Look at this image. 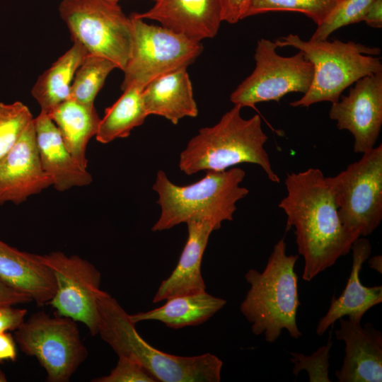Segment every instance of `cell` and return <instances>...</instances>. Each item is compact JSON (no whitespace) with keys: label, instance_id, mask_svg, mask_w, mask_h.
<instances>
[{"label":"cell","instance_id":"obj_1","mask_svg":"<svg viewBox=\"0 0 382 382\" xmlns=\"http://www.w3.org/2000/svg\"><path fill=\"white\" fill-rule=\"evenodd\" d=\"M286 195L278 206L295 229L298 252L303 257L302 279L310 282L347 255L359 237L342 224L332 194L319 168L287 173Z\"/></svg>","mask_w":382,"mask_h":382},{"label":"cell","instance_id":"obj_2","mask_svg":"<svg viewBox=\"0 0 382 382\" xmlns=\"http://www.w3.org/2000/svg\"><path fill=\"white\" fill-rule=\"evenodd\" d=\"M98 333L119 356L137 361L156 381L219 382L222 361L210 353L192 357L177 356L161 351L138 333L135 323L110 294L97 295Z\"/></svg>","mask_w":382,"mask_h":382},{"label":"cell","instance_id":"obj_3","mask_svg":"<svg viewBox=\"0 0 382 382\" xmlns=\"http://www.w3.org/2000/svg\"><path fill=\"white\" fill-rule=\"evenodd\" d=\"M238 105L226 112L214 126L201 128L180 153L179 168L187 175L202 170L223 171L241 163H253L269 180L279 183L264 146L267 136L261 118L244 119Z\"/></svg>","mask_w":382,"mask_h":382},{"label":"cell","instance_id":"obj_4","mask_svg":"<svg viewBox=\"0 0 382 382\" xmlns=\"http://www.w3.org/2000/svg\"><path fill=\"white\" fill-rule=\"evenodd\" d=\"M284 237L274 245L262 272L250 269L245 274L250 285L240 310L251 323L255 335H263L273 343L285 329L295 339L301 336L296 323L300 301L294 270L299 255H287Z\"/></svg>","mask_w":382,"mask_h":382},{"label":"cell","instance_id":"obj_5","mask_svg":"<svg viewBox=\"0 0 382 382\" xmlns=\"http://www.w3.org/2000/svg\"><path fill=\"white\" fill-rule=\"evenodd\" d=\"M245 171L232 167L223 171H207L199 180L188 185L173 183L163 170L156 173L152 189L161 207L153 231L170 229L190 221H209L219 229L224 221H232L236 202L249 192L240 186Z\"/></svg>","mask_w":382,"mask_h":382},{"label":"cell","instance_id":"obj_6","mask_svg":"<svg viewBox=\"0 0 382 382\" xmlns=\"http://www.w3.org/2000/svg\"><path fill=\"white\" fill-rule=\"evenodd\" d=\"M277 47H293L302 52L313 66V76L308 91L292 107H309L316 103L340 100L342 93L359 79L382 71L378 47L339 40L305 41L289 34L274 41Z\"/></svg>","mask_w":382,"mask_h":382},{"label":"cell","instance_id":"obj_7","mask_svg":"<svg viewBox=\"0 0 382 382\" xmlns=\"http://www.w3.org/2000/svg\"><path fill=\"white\" fill-rule=\"evenodd\" d=\"M60 17L66 24L73 42L88 54L113 62L122 71L133 47L132 20L117 4L105 0H62Z\"/></svg>","mask_w":382,"mask_h":382},{"label":"cell","instance_id":"obj_8","mask_svg":"<svg viewBox=\"0 0 382 382\" xmlns=\"http://www.w3.org/2000/svg\"><path fill=\"white\" fill-rule=\"evenodd\" d=\"M333 177H325L342 224L359 237L371 234L382 220V145L362 154Z\"/></svg>","mask_w":382,"mask_h":382},{"label":"cell","instance_id":"obj_9","mask_svg":"<svg viewBox=\"0 0 382 382\" xmlns=\"http://www.w3.org/2000/svg\"><path fill=\"white\" fill-rule=\"evenodd\" d=\"M14 339L21 351L35 357L49 382H67L88 357L76 321L41 311L16 330Z\"/></svg>","mask_w":382,"mask_h":382},{"label":"cell","instance_id":"obj_10","mask_svg":"<svg viewBox=\"0 0 382 382\" xmlns=\"http://www.w3.org/2000/svg\"><path fill=\"white\" fill-rule=\"evenodd\" d=\"M134 39L131 58L123 70L121 88H143L154 79L187 69L202 53L201 42L132 16Z\"/></svg>","mask_w":382,"mask_h":382},{"label":"cell","instance_id":"obj_11","mask_svg":"<svg viewBox=\"0 0 382 382\" xmlns=\"http://www.w3.org/2000/svg\"><path fill=\"white\" fill-rule=\"evenodd\" d=\"M274 42L258 40L254 58L255 67L230 96L234 105L254 107L258 103L278 102L292 92L303 94L309 89L313 76V66L299 51L291 57L277 54Z\"/></svg>","mask_w":382,"mask_h":382},{"label":"cell","instance_id":"obj_12","mask_svg":"<svg viewBox=\"0 0 382 382\" xmlns=\"http://www.w3.org/2000/svg\"><path fill=\"white\" fill-rule=\"evenodd\" d=\"M41 257L55 277L57 290L49 303L57 314L83 323L92 335H98L100 272L76 255L68 256L54 251L41 255Z\"/></svg>","mask_w":382,"mask_h":382},{"label":"cell","instance_id":"obj_13","mask_svg":"<svg viewBox=\"0 0 382 382\" xmlns=\"http://www.w3.org/2000/svg\"><path fill=\"white\" fill-rule=\"evenodd\" d=\"M329 117L353 135L355 153L374 148L382 125V71L357 81L347 96L332 103Z\"/></svg>","mask_w":382,"mask_h":382},{"label":"cell","instance_id":"obj_14","mask_svg":"<svg viewBox=\"0 0 382 382\" xmlns=\"http://www.w3.org/2000/svg\"><path fill=\"white\" fill-rule=\"evenodd\" d=\"M50 186L52 179L41 166L33 119L0 160V205L19 204Z\"/></svg>","mask_w":382,"mask_h":382},{"label":"cell","instance_id":"obj_15","mask_svg":"<svg viewBox=\"0 0 382 382\" xmlns=\"http://www.w3.org/2000/svg\"><path fill=\"white\" fill-rule=\"evenodd\" d=\"M335 330L337 340L345 344L340 369L335 373L339 382L382 381V332L371 323L340 318Z\"/></svg>","mask_w":382,"mask_h":382},{"label":"cell","instance_id":"obj_16","mask_svg":"<svg viewBox=\"0 0 382 382\" xmlns=\"http://www.w3.org/2000/svg\"><path fill=\"white\" fill-rule=\"evenodd\" d=\"M131 16L156 21L162 27L199 42L214 37L222 22L219 0H157L147 11Z\"/></svg>","mask_w":382,"mask_h":382},{"label":"cell","instance_id":"obj_17","mask_svg":"<svg viewBox=\"0 0 382 382\" xmlns=\"http://www.w3.org/2000/svg\"><path fill=\"white\" fill-rule=\"evenodd\" d=\"M352 265L346 286L340 296L332 298L330 306L316 326V334L323 335L340 318L361 323L364 315L382 301V286H366L359 274L364 262L371 253V245L365 237H359L352 245Z\"/></svg>","mask_w":382,"mask_h":382},{"label":"cell","instance_id":"obj_18","mask_svg":"<svg viewBox=\"0 0 382 382\" xmlns=\"http://www.w3.org/2000/svg\"><path fill=\"white\" fill-rule=\"evenodd\" d=\"M36 142L41 166L59 192L89 185L93 178L66 149L50 117L41 112L34 118Z\"/></svg>","mask_w":382,"mask_h":382},{"label":"cell","instance_id":"obj_19","mask_svg":"<svg viewBox=\"0 0 382 382\" xmlns=\"http://www.w3.org/2000/svg\"><path fill=\"white\" fill-rule=\"evenodd\" d=\"M0 280L39 306L55 294V277L41 255L21 251L0 239Z\"/></svg>","mask_w":382,"mask_h":382},{"label":"cell","instance_id":"obj_20","mask_svg":"<svg viewBox=\"0 0 382 382\" xmlns=\"http://www.w3.org/2000/svg\"><path fill=\"white\" fill-rule=\"evenodd\" d=\"M186 224L188 236L178 262L170 275L161 283L153 298L154 303L206 289L201 265L209 236L218 228L209 221Z\"/></svg>","mask_w":382,"mask_h":382},{"label":"cell","instance_id":"obj_21","mask_svg":"<svg viewBox=\"0 0 382 382\" xmlns=\"http://www.w3.org/2000/svg\"><path fill=\"white\" fill-rule=\"evenodd\" d=\"M141 96L148 115L162 116L174 125L183 117L198 115L187 69L154 79L144 87Z\"/></svg>","mask_w":382,"mask_h":382},{"label":"cell","instance_id":"obj_22","mask_svg":"<svg viewBox=\"0 0 382 382\" xmlns=\"http://www.w3.org/2000/svg\"><path fill=\"white\" fill-rule=\"evenodd\" d=\"M226 303L224 299L214 296L206 290L173 297L161 307L130 315L136 324L144 320H158L167 327L180 329L204 323Z\"/></svg>","mask_w":382,"mask_h":382},{"label":"cell","instance_id":"obj_23","mask_svg":"<svg viewBox=\"0 0 382 382\" xmlns=\"http://www.w3.org/2000/svg\"><path fill=\"white\" fill-rule=\"evenodd\" d=\"M48 115L56 125L68 151L83 168H87V144L96 135L100 121L94 105L68 99Z\"/></svg>","mask_w":382,"mask_h":382},{"label":"cell","instance_id":"obj_24","mask_svg":"<svg viewBox=\"0 0 382 382\" xmlns=\"http://www.w3.org/2000/svg\"><path fill=\"white\" fill-rule=\"evenodd\" d=\"M88 54L78 42L59 57L39 76L31 94L47 115L69 99L71 86L75 73Z\"/></svg>","mask_w":382,"mask_h":382},{"label":"cell","instance_id":"obj_25","mask_svg":"<svg viewBox=\"0 0 382 382\" xmlns=\"http://www.w3.org/2000/svg\"><path fill=\"white\" fill-rule=\"evenodd\" d=\"M143 90L134 84L127 86L117 101L105 110L96 135L98 141L108 144L127 137L134 128L143 124L149 116L142 100Z\"/></svg>","mask_w":382,"mask_h":382},{"label":"cell","instance_id":"obj_26","mask_svg":"<svg viewBox=\"0 0 382 382\" xmlns=\"http://www.w3.org/2000/svg\"><path fill=\"white\" fill-rule=\"evenodd\" d=\"M116 68L117 65L106 58L87 54L75 73L69 99L93 105L107 76Z\"/></svg>","mask_w":382,"mask_h":382},{"label":"cell","instance_id":"obj_27","mask_svg":"<svg viewBox=\"0 0 382 382\" xmlns=\"http://www.w3.org/2000/svg\"><path fill=\"white\" fill-rule=\"evenodd\" d=\"M341 0H250L243 19L270 11H295L322 23Z\"/></svg>","mask_w":382,"mask_h":382},{"label":"cell","instance_id":"obj_28","mask_svg":"<svg viewBox=\"0 0 382 382\" xmlns=\"http://www.w3.org/2000/svg\"><path fill=\"white\" fill-rule=\"evenodd\" d=\"M33 119L23 103L0 102V160L13 147Z\"/></svg>","mask_w":382,"mask_h":382},{"label":"cell","instance_id":"obj_29","mask_svg":"<svg viewBox=\"0 0 382 382\" xmlns=\"http://www.w3.org/2000/svg\"><path fill=\"white\" fill-rule=\"evenodd\" d=\"M374 0H341L317 26L311 40H324L337 29L360 21Z\"/></svg>","mask_w":382,"mask_h":382},{"label":"cell","instance_id":"obj_30","mask_svg":"<svg viewBox=\"0 0 382 382\" xmlns=\"http://www.w3.org/2000/svg\"><path fill=\"white\" fill-rule=\"evenodd\" d=\"M331 346L330 337L328 343L311 355L305 356L300 353L290 352L292 357L290 361L294 364L293 374L297 376L299 371L306 370L310 382H330L328 375Z\"/></svg>","mask_w":382,"mask_h":382},{"label":"cell","instance_id":"obj_31","mask_svg":"<svg viewBox=\"0 0 382 382\" xmlns=\"http://www.w3.org/2000/svg\"><path fill=\"white\" fill-rule=\"evenodd\" d=\"M93 382H156L135 360L119 356L117 364L110 373L91 380Z\"/></svg>","mask_w":382,"mask_h":382},{"label":"cell","instance_id":"obj_32","mask_svg":"<svg viewBox=\"0 0 382 382\" xmlns=\"http://www.w3.org/2000/svg\"><path fill=\"white\" fill-rule=\"evenodd\" d=\"M27 310L13 306H0V333L16 330L25 320Z\"/></svg>","mask_w":382,"mask_h":382},{"label":"cell","instance_id":"obj_33","mask_svg":"<svg viewBox=\"0 0 382 382\" xmlns=\"http://www.w3.org/2000/svg\"><path fill=\"white\" fill-rule=\"evenodd\" d=\"M250 0H219L222 21L234 24L243 19Z\"/></svg>","mask_w":382,"mask_h":382},{"label":"cell","instance_id":"obj_34","mask_svg":"<svg viewBox=\"0 0 382 382\" xmlns=\"http://www.w3.org/2000/svg\"><path fill=\"white\" fill-rule=\"evenodd\" d=\"M17 357L16 340L9 332L0 333V364L15 361Z\"/></svg>","mask_w":382,"mask_h":382},{"label":"cell","instance_id":"obj_35","mask_svg":"<svg viewBox=\"0 0 382 382\" xmlns=\"http://www.w3.org/2000/svg\"><path fill=\"white\" fill-rule=\"evenodd\" d=\"M30 301L28 296L8 286L0 280V306H14Z\"/></svg>","mask_w":382,"mask_h":382},{"label":"cell","instance_id":"obj_36","mask_svg":"<svg viewBox=\"0 0 382 382\" xmlns=\"http://www.w3.org/2000/svg\"><path fill=\"white\" fill-rule=\"evenodd\" d=\"M369 26L374 28L382 27V0H374L363 18Z\"/></svg>","mask_w":382,"mask_h":382},{"label":"cell","instance_id":"obj_37","mask_svg":"<svg viewBox=\"0 0 382 382\" xmlns=\"http://www.w3.org/2000/svg\"><path fill=\"white\" fill-rule=\"evenodd\" d=\"M369 264L371 268L376 270L380 274L382 273V257L381 255H376L372 257L369 260Z\"/></svg>","mask_w":382,"mask_h":382},{"label":"cell","instance_id":"obj_38","mask_svg":"<svg viewBox=\"0 0 382 382\" xmlns=\"http://www.w3.org/2000/svg\"><path fill=\"white\" fill-rule=\"evenodd\" d=\"M7 378L3 371L0 369V382H6Z\"/></svg>","mask_w":382,"mask_h":382},{"label":"cell","instance_id":"obj_39","mask_svg":"<svg viewBox=\"0 0 382 382\" xmlns=\"http://www.w3.org/2000/svg\"><path fill=\"white\" fill-rule=\"evenodd\" d=\"M105 1H109L110 3H113V4H117L119 0H105ZM154 1H156L157 0H154Z\"/></svg>","mask_w":382,"mask_h":382}]
</instances>
